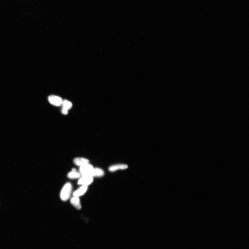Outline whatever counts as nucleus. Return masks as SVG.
Returning <instances> with one entry per match:
<instances>
[{"mask_svg":"<svg viewBox=\"0 0 249 249\" xmlns=\"http://www.w3.org/2000/svg\"><path fill=\"white\" fill-rule=\"evenodd\" d=\"M72 190V185L70 183H66L62 189L60 193L61 199L63 201L68 200L71 196Z\"/></svg>","mask_w":249,"mask_h":249,"instance_id":"f257e3e1","label":"nucleus"},{"mask_svg":"<svg viewBox=\"0 0 249 249\" xmlns=\"http://www.w3.org/2000/svg\"><path fill=\"white\" fill-rule=\"evenodd\" d=\"M94 168L91 165L88 164L82 165L80 168V173L81 176H92Z\"/></svg>","mask_w":249,"mask_h":249,"instance_id":"f03ea898","label":"nucleus"},{"mask_svg":"<svg viewBox=\"0 0 249 249\" xmlns=\"http://www.w3.org/2000/svg\"><path fill=\"white\" fill-rule=\"evenodd\" d=\"M49 103L54 106H60L62 105L63 100L61 98L55 95H51L48 98Z\"/></svg>","mask_w":249,"mask_h":249,"instance_id":"7ed1b4c3","label":"nucleus"},{"mask_svg":"<svg viewBox=\"0 0 249 249\" xmlns=\"http://www.w3.org/2000/svg\"><path fill=\"white\" fill-rule=\"evenodd\" d=\"M93 181V177L91 176H82L78 182V184L82 186H89Z\"/></svg>","mask_w":249,"mask_h":249,"instance_id":"20e7f679","label":"nucleus"},{"mask_svg":"<svg viewBox=\"0 0 249 249\" xmlns=\"http://www.w3.org/2000/svg\"><path fill=\"white\" fill-rule=\"evenodd\" d=\"M70 202L72 205L78 210H80L81 208L80 200L79 197L73 196L72 197Z\"/></svg>","mask_w":249,"mask_h":249,"instance_id":"39448f33","label":"nucleus"},{"mask_svg":"<svg viewBox=\"0 0 249 249\" xmlns=\"http://www.w3.org/2000/svg\"><path fill=\"white\" fill-rule=\"evenodd\" d=\"M88 159L84 158H77L73 160L74 164L76 165L81 166L89 163Z\"/></svg>","mask_w":249,"mask_h":249,"instance_id":"423d86ee","label":"nucleus"},{"mask_svg":"<svg viewBox=\"0 0 249 249\" xmlns=\"http://www.w3.org/2000/svg\"><path fill=\"white\" fill-rule=\"evenodd\" d=\"M128 165L126 164H120L113 165L109 167V171L114 172L119 170H124L128 168Z\"/></svg>","mask_w":249,"mask_h":249,"instance_id":"0eeeda50","label":"nucleus"},{"mask_svg":"<svg viewBox=\"0 0 249 249\" xmlns=\"http://www.w3.org/2000/svg\"><path fill=\"white\" fill-rule=\"evenodd\" d=\"M88 189V186H82L73 193V196L79 197L84 195Z\"/></svg>","mask_w":249,"mask_h":249,"instance_id":"6e6552de","label":"nucleus"},{"mask_svg":"<svg viewBox=\"0 0 249 249\" xmlns=\"http://www.w3.org/2000/svg\"><path fill=\"white\" fill-rule=\"evenodd\" d=\"M104 174V172L102 169L97 168H94L92 176L93 177H100L103 176Z\"/></svg>","mask_w":249,"mask_h":249,"instance_id":"1a4fd4ad","label":"nucleus"},{"mask_svg":"<svg viewBox=\"0 0 249 249\" xmlns=\"http://www.w3.org/2000/svg\"><path fill=\"white\" fill-rule=\"evenodd\" d=\"M81 173H78L77 171H72L71 172H69L68 175V177L71 179L79 178H81Z\"/></svg>","mask_w":249,"mask_h":249,"instance_id":"9d476101","label":"nucleus"},{"mask_svg":"<svg viewBox=\"0 0 249 249\" xmlns=\"http://www.w3.org/2000/svg\"><path fill=\"white\" fill-rule=\"evenodd\" d=\"M62 105V107L68 110L71 109L72 106V104L71 102L66 100H65L63 101Z\"/></svg>","mask_w":249,"mask_h":249,"instance_id":"9b49d317","label":"nucleus"},{"mask_svg":"<svg viewBox=\"0 0 249 249\" xmlns=\"http://www.w3.org/2000/svg\"><path fill=\"white\" fill-rule=\"evenodd\" d=\"M61 112L64 115H67L68 114V110L65 109V108L62 107L61 109Z\"/></svg>","mask_w":249,"mask_h":249,"instance_id":"f8f14e48","label":"nucleus"}]
</instances>
